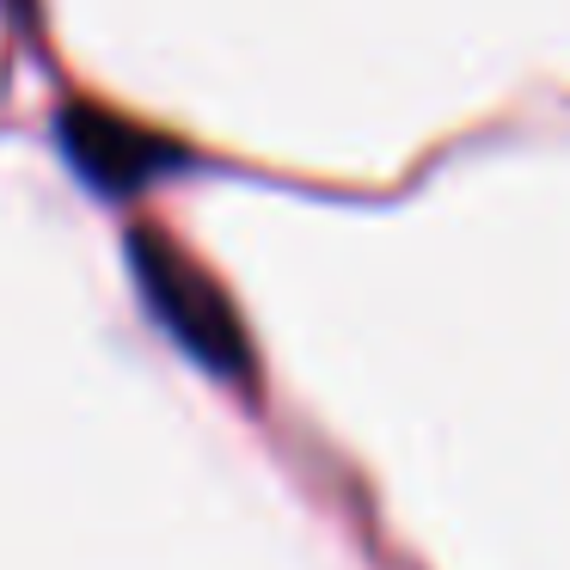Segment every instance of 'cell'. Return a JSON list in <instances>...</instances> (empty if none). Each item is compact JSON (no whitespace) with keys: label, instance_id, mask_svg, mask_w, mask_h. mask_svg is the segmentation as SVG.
I'll return each instance as SVG.
<instances>
[{"label":"cell","instance_id":"obj_1","mask_svg":"<svg viewBox=\"0 0 570 570\" xmlns=\"http://www.w3.org/2000/svg\"><path fill=\"white\" fill-rule=\"evenodd\" d=\"M129 264H136V283L148 295L154 320L173 332V344L185 356H197L203 368L215 374H246L252 350H246V332H239V313L197 264L185 258L178 246H166L160 234H141L129 246Z\"/></svg>","mask_w":570,"mask_h":570},{"label":"cell","instance_id":"obj_2","mask_svg":"<svg viewBox=\"0 0 570 570\" xmlns=\"http://www.w3.org/2000/svg\"><path fill=\"white\" fill-rule=\"evenodd\" d=\"M62 148L68 160L80 166V178L99 190H141L154 173H166L173 148L160 136H148L141 124L129 117H111V111H68L62 117Z\"/></svg>","mask_w":570,"mask_h":570}]
</instances>
